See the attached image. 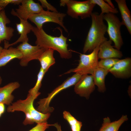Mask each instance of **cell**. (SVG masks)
Returning <instances> with one entry per match:
<instances>
[{
    "label": "cell",
    "instance_id": "277c9868",
    "mask_svg": "<svg viewBox=\"0 0 131 131\" xmlns=\"http://www.w3.org/2000/svg\"><path fill=\"white\" fill-rule=\"evenodd\" d=\"M60 6H66L67 13L72 18L82 19L90 17L96 5L91 0L80 1L74 0H62L60 1Z\"/></svg>",
    "mask_w": 131,
    "mask_h": 131
},
{
    "label": "cell",
    "instance_id": "f1b7e54d",
    "mask_svg": "<svg viewBox=\"0 0 131 131\" xmlns=\"http://www.w3.org/2000/svg\"><path fill=\"white\" fill-rule=\"evenodd\" d=\"M52 126L55 127L57 129V131H62L61 129V127L57 123L52 124Z\"/></svg>",
    "mask_w": 131,
    "mask_h": 131
},
{
    "label": "cell",
    "instance_id": "f546056e",
    "mask_svg": "<svg viewBox=\"0 0 131 131\" xmlns=\"http://www.w3.org/2000/svg\"><path fill=\"white\" fill-rule=\"evenodd\" d=\"M5 110V107L4 104L2 103H0V111L3 114Z\"/></svg>",
    "mask_w": 131,
    "mask_h": 131
},
{
    "label": "cell",
    "instance_id": "ba28073f",
    "mask_svg": "<svg viewBox=\"0 0 131 131\" xmlns=\"http://www.w3.org/2000/svg\"><path fill=\"white\" fill-rule=\"evenodd\" d=\"M103 18L107 23L106 32L109 40L114 43L113 47L120 50L123 44L120 30L121 22L115 14L112 13L103 14Z\"/></svg>",
    "mask_w": 131,
    "mask_h": 131
},
{
    "label": "cell",
    "instance_id": "52a82bcc",
    "mask_svg": "<svg viewBox=\"0 0 131 131\" xmlns=\"http://www.w3.org/2000/svg\"><path fill=\"white\" fill-rule=\"evenodd\" d=\"M66 15L65 13L50 11L43 10L39 13L32 15L28 19L34 23L36 27L39 29L42 28L43 24L47 22H53L59 25L62 27L65 31L68 32L65 26L63 21Z\"/></svg>",
    "mask_w": 131,
    "mask_h": 131
},
{
    "label": "cell",
    "instance_id": "e575fe53",
    "mask_svg": "<svg viewBox=\"0 0 131 131\" xmlns=\"http://www.w3.org/2000/svg\"><path fill=\"white\" fill-rule=\"evenodd\" d=\"M3 9H4V8H0V11Z\"/></svg>",
    "mask_w": 131,
    "mask_h": 131
},
{
    "label": "cell",
    "instance_id": "7a4b0ae2",
    "mask_svg": "<svg viewBox=\"0 0 131 131\" xmlns=\"http://www.w3.org/2000/svg\"><path fill=\"white\" fill-rule=\"evenodd\" d=\"M103 15L94 12L91 15V24L83 47L84 54L87 52H91L97 46L107 40L105 36L107 27L104 22Z\"/></svg>",
    "mask_w": 131,
    "mask_h": 131
},
{
    "label": "cell",
    "instance_id": "5bb4252c",
    "mask_svg": "<svg viewBox=\"0 0 131 131\" xmlns=\"http://www.w3.org/2000/svg\"><path fill=\"white\" fill-rule=\"evenodd\" d=\"M112 41L106 40L99 46L98 54V59L121 58L123 56L122 52L113 48L112 45Z\"/></svg>",
    "mask_w": 131,
    "mask_h": 131
},
{
    "label": "cell",
    "instance_id": "6da1fadb",
    "mask_svg": "<svg viewBox=\"0 0 131 131\" xmlns=\"http://www.w3.org/2000/svg\"><path fill=\"white\" fill-rule=\"evenodd\" d=\"M57 28L60 31L61 34L59 37H55L47 33L43 28L39 29L33 26L31 31L36 38L35 44L46 49H51L57 51L62 58H70L72 54L71 51L68 49L67 38L63 35L62 30L60 27Z\"/></svg>",
    "mask_w": 131,
    "mask_h": 131
},
{
    "label": "cell",
    "instance_id": "ac0fdd59",
    "mask_svg": "<svg viewBox=\"0 0 131 131\" xmlns=\"http://www.w3.org/2000/svg\"><path fill=\"white\" fill-rule=\"evenodd\" d=\"M121 14L122 25H124L131 34V15L130 11L126 5L125 0H115Z\"/></svg>",
    "mask_w": 131,
    "mask_h": 131
},
{
    "label": "cell",
    "instance_id": "d4e9b609",
    "mask_svg": "<svg viewBox=\"0 0 131 131\" xmlns=\"http://www.w3.org/2000/svg\"><path fill=\"white\" fill-rule=\"evenodd\" d=\"M119 60V59L117 58L101 59L98 61V66L108 71V70Z\"/></svg>",
    "mask_w": 131,
    "mask_h": 131
},
{
    "label": "cell",
    "instance_id": "4dcf8cb0",
    "mask_svg": "<svg viewBox=\"0 0 131 131\" xmlns=\"http://www.w3.org/2000/svg\"><path fill=\"white\" fill-rule=\"evenodd\" d=\"M104 0L106 3H107L111 7L113 8H115V7L114 6V4L112 3L111 0Z\"/></svg>",
    "mask_w": 131,
    "mask_h": 131
},
{
    "label": "cell",
    "instance_id": "83f0119b",
    "mask_svg": "<svg viewBox=\"0 0 131 131\" xmlns=\"http://www.w3.org/2000/svg\"><path fill=\"white\" fill-rule=\"evenodd\" d=\"M41 4V6L43 8H46L48 11L51 12H58L57 9L49 3L46 0H39Z\"/></svg>",
    "mask_w": 131,
    "mask_h": 131
},
{
    "label": "cell",
    "instance_id": "e0dca14e",
    "mask_svg": "<svg viewBox=\"0 0 131 131\" xmlns=\"http://www.w3.org/2000/svg\"><path fill=\"white\" fill-rule=\"evenodd\" d=\"M22 57L21 52L16 48L10 46L7 48H4L0 54V67L14 58L20 60Z\"/></svg>",
    "mask_w": 131,
    "mask_h": 131
},
{
    "label": "cell",
    "instance_id": "603a6c76",
    "mask_svg": "<svg viewBox=\"0 0 131 131\" xmlns=\"http://www.w3.org/2000/svg\"><path fill=\"white\" fill-rule=\"evenodd\" d=\"M92 2L97 4L100 8L101 12L102 14L112 13L115 14L117 13L118 11L116 8H113L111 7L104 0H91Z\"/></svg>",
    "mask_w": 131,
    "mask_h": 131
},
{
    "label": "cell",
    "instance_id": "3957f363",
    "mask_svg": "<svg viewBox=\"0 0 131 131\" xmlns=\"http://www.w3.org/2000/svg\"><path fill=\"white\" fill-rule=\"evenodd\" d=\"M37 98L28 94L25 100H19L9 105L7 108L8 112L22 111L25 114V118L23 122L25 125L46 122L50 115V113L44 114L36 110L33 106V102Z\"/></svg>",
    "mask_w": 131,
    "mask_h": 131
},
{
    "label": "cell",
    "instance_id": "d6a6232c",
    "mask_svg": "<svg viewBox=\"0 0 131 131\" xmlns=\"http://www.w3.org/2000/svg\"><path fill=\"white\" fill-rule=\"evenodd\" d=\"M2 82V79L1 77L0 76V85L1 84Z\"/></svg>",
    "mask_w": 131,
    "mask_h": 131
},
{
    "label": "cell",
    "instance_id": "cb8c5ba5",
    "mask_svg": "<svg viewBox=\"0 0 131 131\" xmlns=\"http://www.w3.org/2000/svg\"><path fill=\"white\" fill-rule=\"evenodd\" d=\"M45 73L41 68L37 75V80L36 83L34 87L29 90V94L37 98L40 94L41 93L39 92V90L41 85L42 81Z\"/></svg>",
    "mask_w": 131,
    "mask_h": 131
},
{
    "label": "cell",
    "instance_id": "836d02e7",
    "mask_svg": "<svg viewBox=\"0 0 131 131\" xmlns=\"http://www.w3.org/2000/svg\"><path fill=\"white\" fill-rule=\"evenodd\" d=\"M2 114L0 111V117L1 116V115Z\"/></svg>",
    "mask_w": 131,
    "mask_h": 131
},
{
    "label": "cell",
    "instance_id": "44dd1931",
    "mask_svg": "<svg viewBox=\"0 0 131 131\" xmlns=\"http://www.w3.org/2000/svg\"><path fill=\"white\" fill-rule=\"evenodd\" d=\"M54 50L51 49H46L41 55L38 58L41 67L46 73L49 67L55 63L53 57Z\"/></svg>",
    "mask_w": 131,
    "mask_h": 131
},
{
    "label": "cell",
    "instance_id": "8992f818",
    "mask_svg": "<svg viewBox=\"0 0 131 131\" xmlns=\"http://www.w3.org/2000/svg\"><path fill=\"white\" fill-rule=\"evenodd\" d=\"M82 75L80 74L76 73L71 77L68 78L62 84L49 94L47 97L40 99L37 103L39 106L37 110L44 114L50 113L52 112L54 110V108L49 106L52 99L62 90L75 85L80 79Z\"/></svg>",
    "mask_w": 131,
    "mask_h": 131
},
{
    "label": "cell",
    "instance_id": "30bf717a",
    "mask_svg": "<svg viewBox=\"0 0 131 131\" xmlns=\"http://www.w3.org/2000/svg\"><path fill=\"white\" fill-rule=\"evenodd\" d=\"M43 10L39 3L35 2L33 0H23L18 8L12 9L11 14L14 16L27 20L31 15L38 14Z\"/></svg>",
    "mask_w": 131,
    "mask_h": 131
},
{
    "label": "cell",
    "instance_id": "7c38bea8",
    "mask_svg": "<svg viewBox=\"0 0 131 131\" xmlns=\"http://www.w3.org/2000/svg\"><path fill=\"white\" fill-rule=\"evenodd\" d=\"M114 76L122 79L128 78L131 76V58L120 60L108 70Z\"/></svg>",
    "mask_w": 131,
    "mask_h": 131
},
{
    "label": "cell",
    "instance_id": "4316f807",
    "mask_svg": "<svg viewBox=\"0 0 131 131\" xmlns=\"http://www.w3.org/2000/svg\"><path fill=\"white\" fill-rule=\"evenodd\" d=\"M23 0H0V8H3L8 4H13L16 5H19Z\"/></svg>",
    "mask_w": 131,
    "mask_h": 131
},
{
    "label": "cell",
    "instance_id": "8fae6325",
    "mask_svg": "<svg viewBox=\"0 0 131 131\" xmlns=\"http://www.w3.org/2000/svg\"><path fill=\"white\" fill-rule=\"evenodd\" d=\"M75 93L87 99L89 98L90 94L94 90L95 84L92 75L87 74L82 75L79 80L74 85Z\"/></svg>",
    "mask_w": 131,
    "mask_h": 131
},
{
    "label": "cell",
    "instance_id": "d6986e66",
    "mask_svg": "<svg viewBox=\"0 0 131 131\" xmlns=\"http://www.w3.org/2000/svg\"><path fill=\"white\" fill-rule=\"evenodd\" d=\"M128 119L127 115H123L119 120L112 122L109 117L105 118L99 131H118L122 124Z\"/></svg>",
    "mask_w": 131,
    "mask_h": 131
},
{
    "label": "cell",
    "instance_id": "7402d4cb",
    "mask_svg": "<svg viewBox=\"0 0 131 131\" xmlns=\"http://www.w3.org/2000/svg\"><path fill=\"white\" fill-rule=\"evenodd\" d=\"M64 118L68 122L72 131H80L82 124L78 121L68 112L64 111L63 113Z\"/></svg>",
    "mask_w": 131,
    "mask_h": 131
},
{
    "label": "cell",
    "instance_id": "4fadbf2b",
    "mask_svg": "<svg viewBox=\"0 0 131 131\" xmlns=\"http://www.w3.org/2000/svg\"><path fill=\"white\" fill-rule=\"evenodd\" d=\"M19 18L20 20V23L16 24V26L18 33L20 35V36L16 41L11 44H9L7 41H4V48H8L19 42L23 43L25 42H28V41L29 39L27 34L31 31L33 26L27 20H24L20 18Z\"/></svg>",
    "mask_w": 131,
    "mask_h": 131
},
{
    "label": "cell",
    "instance_id": "9a60e30c",
    "mask_svg": "<svg viewBox=\"0 0 131 131\" xmlns=\"http://www.w3.org/2000/svg\"><path fill=\"white\" fill-rule=\"evenodd\" d=\"M11 21L7 16L4 9L0 11V44L3 41L10 40L13 35L14 29L6 25Z\"/></svg>",
    "mask_w": 131,
    "mask_h": 131
},
{
    "label": "cell",
    "instance_id": "1f68e13d",
    "mask_svg": "<svg viewBox=\"0 0 131 131\" xmlns=\"http://www.w3.org/2000/svg\"><path fill=\"white\" fill-rule=\"evenodd\" d=\"M3 49V48L2 47L0 46V54L1 53Z\"/></svg>",
    "mask_w": 131,
    "mask_h": 131
},
{
    "label": "cell",
    "instance_id": "5b68a950",
    "mask_svg": "<svg viewBox=\"0 0 131 131\" xmlns=\"http://www.w3.org/2000/svg\"><path fill=\"white\" fill-rule=\"evenodd\" d=\"M100 45L96 47L89 54L80 53V59L78 66L75 68L70 69L64 74L74 72L82 75L89 74L92 75L98 67V54Z\"/></svg>",
    "mask_w": 131,
    "mask_h": 131
},
{
    "label": "cell",
    "instance_id": "ffe728a7",
    "mask_svg": "<svg viewBox=\"0 0 131 131\" xmlns=\"http://www.w3.org/2000/svg\"><path fill=\"white\" fill-rule=\"evenodd\" d=\"M108 71L99 67H98L94 71L92 75L95 85L98 87L99 92H104L106 88L105 83L106 76Z\"/></svg>",
    "mask_w": 131,
    "mask_h": 131
},
{
    "label": "cell",
    "instance_id": "484cf974",
    "mask_svg": "<svg viewBox=\"0 0 131 131\" xmlns=\"http://www.w3.org/2000/svg\"><path fill=\"white\" fill-rule=\"evenodd\" d=\"M37 125L29 131H45L52 124L48 123L47 121L37 123Z\"/></svg>",
    "mask_w": 131,
    "mask_h": 131
},
{
    "label": "cell",
    "instance_id": "2e32d148",
    "mask_svg": "<svg viewBox=\"0 0 131 131\" xmlns=\"http://www.w3.org/2000/svg\"><path fill=\"white\" fill-rule=\"evenodd\" d=\"M20 86L17 82L10 83L0 88V103L10 105L14 97L12 94L13 92Z\"/></svg>",
    "mask_w": 131,
    "mask_h": 131
},
{
    "label": "cell",
    "instance_id": "d590c367",
    "mask_svg": "<svg viewBox=\"0 0 131 131\" xmlns=\"http://www.w3.org/2000/svg\"></svg>",
    "mask_w": 131,
    "mask_h": 131
},
{
    "label": "cell",
    "instance_id": "9c48e42d",
    "mask_svg": "<svg viewBox=\"0 0 131 131\" xmlns=\"http://www.w3.org/2000/svg\"><path fill=\"white\" fill-rule=\"evenodd\" d=\"M16 48L22 54V57L19 63L22 66H27L29 62L32 60H38L41 55L46 49L37 45H32L28 42L22 43Z\"/></svg>",
    "mask_w": 131,
    "mask_h": 131
}]
</instances>
